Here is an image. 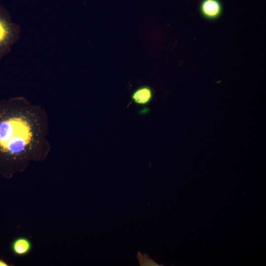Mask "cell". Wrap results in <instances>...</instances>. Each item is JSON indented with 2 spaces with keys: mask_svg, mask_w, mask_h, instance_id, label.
Returning a JSON list of instances; mask_svg holds the SVG:
<instances>
[{
  "mask_svg": "<svg viewBox=\"0 0 266 266\" xmlns=\"http://www.w3.org/2000/svg\"><path fill=\"white\" fill-rule=\"evenodd\" d=\"M8 264L4 261L3 260L0 259V266H7Z\"/></svg>",
  "mask_w": 266,
  "mask_h": 266,
  "instance_id": "52a82bcc",
  "label": "cell"
},
{
  "mask_svg": "<svg viewBox=\"0 0 266 266\" xmlns=\"http://www.w3.org/2000/svg\"><path fill=\"white\" fill-rule=\"evenodd\" d=\"M13 105L0 114V170L9 177L43 160L49 149L44 114L22 98Z\"/></svg>",
  "mask_w": 266,
  "mask_h": 266,
  "instance_id": "6da1fadb",
  "label": "cell"
},
{
  "mask_svg": "<svg viewBox=\"0 0 266 266\" xmlns=\"http://www.w3.org/2000/svg\"><path fill=\"white\" fill-rule=\"evenodd\" d=\"M136 258L138 260L139 265L141 266H160L154 260L151 259L148 255L145 253L141 254L137 253Z\"/></svg>",
  "mask_w": 266,
  "mask_h": 266,
  "instance_id": "8992f818",
  "label": "cell"
},
{
  "mask_svg": "<svg viewBox=\"0 0 266 266\" xmlns=\"http://www.w3.org/2000/svg\"><path fill=\"white\" fill-rule=\"evenodd\" d=\"M153 97L152 89L149 86H143L136 89L132 95L133 101L137 104H148Z\"/></svg>",
  "mask_w": 266,
  "mask_h": 266,
  "instance_id": "5b68a950",
  "label": "cell"
},
{
  "mask_svg": "<svg viewBox=\"0 0 266 266\" xmlns=\"http://www.w3.org/2000/svg\"><path fill=\"white\" fill-rule=\"evenodd\" d=\"M20 28L9 13L0 5V60L10 52L20 37Z\"/></svg>",
  "mask_w": 266,
  "mask_h": 266,
  "instance_id": "7a4b0ae2",
  "label": "cell"
},
{
  "mask_svg": "<svg viewBox=\"0 0 266 266\" xmlns=\"http://www.w3.org/2000/svg\"><path fill=\"white\" fill-rule=\"evenodd\" d=\"M200 11L206 19L215 20L221 16L223 7L219 0H202L200 4Z\"/></svg>",
  "mask_w": 266,
  "mask_h": 266,
  "instance_id": "3957f363",
  "label": "cell"
},
{
  "mask_svg": "<svg viewBox=\"0 0 266 266\" xmlns=\"http://www.w3.org/2000/svg\"><path fill=\"white\" fill-rule=\"evenodd\" d=\"M10 248L14 255L24 257L28 255L31 252L33 244L30 239L27 237L20 236L12 241Z\"/></svg>",
  "mask_w": 266,
  "mask_h": 266,
  "instance_id": "277c9868",
  "label": "cell"
}]
</instances>
